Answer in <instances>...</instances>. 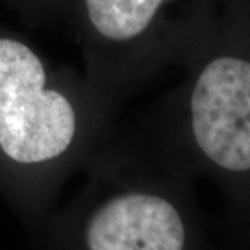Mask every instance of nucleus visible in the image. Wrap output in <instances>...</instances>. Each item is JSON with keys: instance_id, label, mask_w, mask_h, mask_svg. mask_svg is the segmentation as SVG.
Segmentation results:
<instances>
[{"instance_id": "obj_3", "label": "nucleus", "mask_w": 250, "mask_h": 250, "mask_svg": "<svg viewBox=\"0 0 250 250\" xmlns=\"http://www.w3.org/2000/svg\"><path fill=\"white\" fill-rule=\"evenodd\" d=\"M190 146L221 176H250V62L220 55L197 74L188 105Z\"/></svg>"}, {"instance_id": "obj_5", "label": "nucleus", "mask_w": 250, "mask_h": 250, "mask_svg": "<svg viewBox=\"0 0 250 250\" xmlns=\"http://www.w3.org/2000/svg\"><path fill=\"white\" fill-rule=\"evenodd\" d=\"M29 2H47V0H29Z\"/></svg>"}, {"instance_id": "obj_2", "label": "nucleus", "mask_w": 250, "mask_h": 250, "mask_svg": "<svg viewBox=\"0 0 250 250\" xmlns=\"http://www.w3.org/2000/svg\"><path fill=\"white\" fill-rule=\"evenodd\" d=\"M78 199L49 228L50 250H207L188 204L160 183L99 158Z\"/></svg>"}, {"instance_id": "obj_4", "label": "nucleus", "mask_w": 250, "mask_h": 250, "mask_svg": "<svg viewBox=\"0 0 250 250\" xmlns=\"http://www.w3.org/2000/svg\"><path fill=\"white\" fill-rule=\"evenodd\" d=\"M173 0H78L86 49L99 74L157 29Z\"/></svg>"}, {"instance_id": "obj_1", "label": "nucleus", "mask_w": 250, "mask_h": 250, "mask_svg": "<svg viewBox=\"0 0 250 250\" xmlns=\"http://www.w3.org/2000/svg\"><path fill=\"white\" fill-rule=\"evenodd\" d=\"M94 105L31 45L0 34V192L31 225H41L58 186L94 153Z\"/></svg>"}]
</instances>
